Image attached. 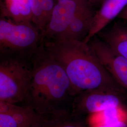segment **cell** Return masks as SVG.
Segmentation results:
<instances>
[{"label":"cell","instance_id":"obj_1","mask_svg":"<svg viewBox=\"0 0 127 127\" xmlns=\"http://www.w3.org/2000/svg\"><path fill=\"white\" fill-rule=\"evenodd\" d=\"M32 59V78L22 105L55 120L67 117L78 93L63 68L43 45Z\"/></svg>","mask_w":127,"mask_h":127},{"label":"cell","instance_id":"obj_2","mask_svg":"<svg viewBox=\"0 0 127 127\" xmlns=\"http://www.w3.org/2000/svg\"><path fill=\"white\" fill-rule=\"evenodd\" d=\"M43 46L63 67L78 94L100 88H122L89 43L75 40L46 41Z\"/></svg>","mask_w":127,"mask_h":127},{"label":"cell","instance_id":"obj_3","mask_svg":"<svg viewBox=\"0 0 127 127\" xmlns=\"http://www.w3.org/2000/svg\"><path fill=\"white\" fill-rule=\"evenodd\" d=\"M43 43L41 32L32 22L17 23L0 18V52L2 58H31Z\"/></svg>","mask_w":127,"mask_h":127},{"label":"cell","instance_id":"obj_4","mask_svg":"<svg viewBox=\"0 0 127 127\" xmlns=\"http://www.w3.org/2000/svg\"><path fill=\"white\" fill-rule=\"evenodd\" d=\"M31 58H3L0 62V101L23 104L33 71Z\"/></svg>","mask_w":127,"mask_h":127},{"label":"cell","instance_id":"obj_5","mask_svg":"<svg viewBox=\"0 0 127 127\" xmlns=\"http://www.w3.org/2000/svg\"><path fill=\"white\" fill-rule=\"evenodd\" d=\"M118 107H127V92L122 88L105 87L84 91L73 102V113L90 115Z\"/></svg>","mask_w":127,"mask_h":127},{"label":"cell","instance_id":"obj_6","mask_svg":"<svg viewBox=\"0 0 127 127\" xmlns=\"http://www.w3.org/2000/svg\"><path fill=\"white\" fill-rule=\"evenodd\" d=\"M62 120L47 117L24 105L0 101V127H51Z\"/></svg>","mask_w":127,"mask_h":127},{"label":"cell","instance_id":"obj_7","mask_svg":"<svg viewBox=\"0 0 127 127\" xmlns=\"http://www.w3.org/2000/svg\"><path fill=\"white\" fill-rule=\"evenodd\" d=\"M88 3H90L88 0L58 1L55 4L49 21L41 33L43 42L61 40L77 11Z\"/></svg>","mask_w":127,"mask_h":127},{"label":"cell","instance_id":"obj_8","mask_svg":"<svg viewBox=\"0 0 127 127\" xmlns=\"http://www.w3.org/2000/svg\"><path fill=\"white\" fill-rule=\"evenodd\" d=\"M88 43L114 80L127 92V59L96 36Z\"/></svg>","mask_w":127,"mask_h":127},{"label":"cell","instance_id":"obj_9","mask_svg":"<svg viewBox=\"0 0 127 127\" xmlns=\"http://www.w3.org/2000/svg\"><path fill=\"white\" fill-rule=\"evenodd\" d=\"M127 6V0H104L100 9L95 14L90 31L83 41L88 43L113 20L119 17Z\"/></svg>","mask_w":127,"mask_h":127},{"label":"cell","instance_id":"obj_10","mask_svg":"<svg viewBox=\"0 0 127 127\" xmlns=\"http://www.w3.org/2000/svg\"><path fill=\"white\" fill-rule=\"evenodd\" d=\"M92 7L91 3H88L77 11L61 40L84 41L90 31L95 14Z\"/></svg>","mask_w":127,"mask_h":127},{"label":"cell","instance_id":"obj_11","mask_svg":"<svg viewBox=\"0 0 127 127\" xmlns=\"http://www.w3.org/2000/svg\"><path fill=\"white\" fill-rule=\"evenodd\" d=\"M109 47L127 59V26L116 23L97 34Z\"/></svg>","mask_w":127,"mask_h":127},{"label":"cell","instance_id":"obj_12","mask_svg":"<svg viewBox=\"0 0 127 127\" xmlns=\"http://www.w3.org/2000/svg\"><path fill=\"white\" fill-rule=\"evenodd\" d=\"M1 18L22 23L19 0H0Z\"/></svg>","mask_w":127,"mask_h":127},{"label":"cell","instance_id":"obj_13","mask_svg":"<svg viewBox=\"0 0 127 127\" xmlns=\"http://www.w3.org/2000/svg\"><path fill=\"white\" fill-rule=\"evenodd\" d=\"M32 0L39 2L42 5V6L44 8V10L45 11L46 16L49 21L51 14L55 5L54 0Z\"/></svg>","mask_w":127,"mask_h":127},{"label":"cell","instance_id":"obj_14","mask_svg":"<svg viewBox=\"0 0 127 127\" xmlns=\"http://www.w3.org/2000/svg\"><path fill=\"white\" fill-rule=\"evenodd\" d=\"M68 117L64 118L51 127H83L80 123L70 121Z\"/></svg>","mask_w":127,"mask_h":127},{"label":"cell","instance_id":"obj_15","mask_svg":"<svg viewBox=\"0 0 127 127\" xmlns=\"http://www.w3.org/2000/svg\"><path fill=\"white\" fill-rule=\"evenodd\" d=\"M96 127H127V115L125 118L117 122L109 124L102 125Z\"/></svg>","mask_w":127,"mask_h":127},{"label":"cell","instance_id":"obj_16","mask_svg":"<svg viewBox=\"0 0 127 127\" xmlns=\"http://www.w3.org/2000/svg\"><path fill=\"white\" fill-rule=\"evenodd\" d=\"M91 4L95 6H98L102 4L104 0H88Z\"/></svg>","mask_w":127,"mask_h":127},{"label":"cell","instance_id":"obj_17","mask_svg":"<svg viewBox=\"0 0 127 127\" xmlns=\"http://www.w3.org/2000/svg\"><path fill=\"white\" fill-rule=\"evenodd\" d=\"M119 17L127 21V6L123 10L122 12L120 14Z\"/></svg>","mask_w":127,"mask_h":127},{"label":"cell","instance_id":"obj_18","mask_svg":"<svg viewBox=\"0 0 127 127\" xmlns=\"http://www.w3.org/2000/svg\"><path fill=\"white\" fill-rule=\"evenodd\" d=\"M59 0H58V1H59Z\"/></svg>","mask_w":127,"mask_h":127}]
</instances>
